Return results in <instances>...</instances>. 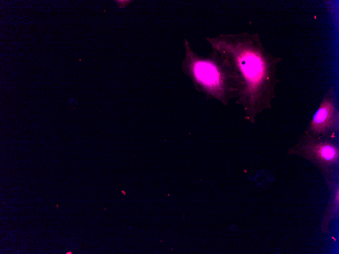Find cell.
<instances>
[{"mask_svg": "<svg viewBox=\"0 0 339 254\" xmlns=\"http://www.w3.org/2000/svg\"><path fill=\"white\" fill-rule=\"evenodd\" d=\"M207 40L235 68L240 85L236 103L243 107L246 119L254 123L259 114L272 106L282 58L266 50L258 33L221 34Z\"/></svg>", "mask_w": 339, "mask_h": 254, "instance_id": "1", "label": "cell"}, {"mask_svg": "<svg viewBox=\"0 0 339 254\" xmlns=\"http://www.w3.org/2000/svg\"><path fill=\"white\" fill-rule=\"evenodd\" d=\"M185 57L182 64L197 90L227 105L239 93L237 72L228 60L215 49L208 56H200L185 39Z\"/></svg>", "mask_w": 339, "mask_h": 254, "instance_id": "2", "label": "cell"}, {"mask_svg": "<svg viewBox=\"0 0 339 254\" xmlns=\"http://www.w3.org/2000/svg\"><path fill=\"white\" fill-rule=\"evenodd\" d=\"M334 140L315 138L304 132L298 141L288 150V154L311 161L327 177L338 163L339 150Z\"/></svg>", "mask_w": 339, "mask_h": 254, "instance_id": "3", "label": "cell"}, {"mask_svg": "<svg viewBox=\"0 0 339 254\" xmlns=\"http://www.w3.org/2000/svg\"><path fill=\"white\" fill-rule=\"evenodd\" d=\"M338 130L339 113L335 89L331 86L324 93L304 132L315 138L335 139Z\"/></svg>", "mask_w": 339, "mask_h": 254, "instance_id": "4", "label": "cell"}, {"mask_svg": "<svg viewBox=\"0 0 339 254\" xmlns=\"http://www.w3.org/2000/svg\"><path fill=\"white\" fill-rule=\"evenodd\" d=\"M330 189L332 191V200L324 215L322 229L325 232L327 229V225L329 222L333 219L338 213V185L336 184L328 178H325Z\"/></svg>", "mask_w": 339, "mask_h": 254, "instance_id": "5", "label": "cell"}]
</instances>
